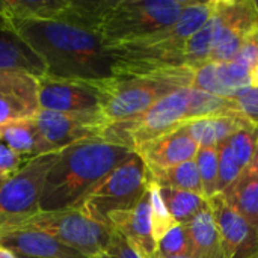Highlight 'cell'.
I'll list each match as a JSON object with an SVG mask.
<instances>
[{
  "instance_id": "6da1fadb",
  "label": "cell",
  "mask_w": 258,
  "mask_h": 258,
  "mask_svg": "<svg viewBox=\"0 0 258 258\" xmlns=\"http://www.w3.org/2000/svg\"><path fill=\"white\" fill-rule=\"evenodd\" d=\"M9 27L41 57L50 77L85 82L115 77L110 51L89 26L68 20H26Z\"/></svg>"
},
{
  "instance_id": "7a4b0ae2",
  "label": "cell",
  "mask_w": 258,
  "mask_h": 258,
  "mask_svg": "<svg viewBox=\"0 0 258 258\" xmlns=\"http://www.w3.org/2000/svg\"><path fill=\"white\" fill-rule=\"evenodd\" d=\"M133 153L101 138L86 139L62 150L47 175L39 213L82 209L92 190Z\"/></svg>"
},
{
  "instance_id": "3957f363",
  "label": "cell",
  "mask_w": 258,
  "mask_h": 258,
  "mask_svg": "<svg viewBox=\"0 0 258 258\" xmlns=\"http://www.w3.org/2000/svg\"><path fill=\"white\" fill-rule=\"evenodd\" d=\"M216 0H194L169 27L145 38L109 47L115 76L147 74L160 70L187 68L184 65V45L200 30L215 11Z\"/></svg>"
},
{
  "instance_id": "277c9868",
  "label": "cell",
  "mask_w": 258,
  "mask_h": 258,
  "mask_svg": "<svg viewBox=\"0 0 258 258\" xmlns=\"http://www.w3.org/2000/svg\"><path fill=\"white\" fill-rule=\"evenodd\" d=\"M192 68L160 70L147 74L115 76L103 83L101 116L106 125L132 119L180 88H190Z\"/></svg>"
},
{
  "instance_id": "5b68a950",
  "label": "cell",
  "mask_w": 258,
  "mask_h": 258,
  "mask_svg": "<svg viewBox=\"0 0 258 258\" xmlns=\"http://www.w3.org/2000/svg\"><path fill=\"white\" fill-rule=\"evenodd\" d=\"M194 0H107L97 23L106 47L132 42L172 26Z\"/></svg>"
},
{
  "instance_id": "8992f818",
  "label": "cell",
  "mask_w": 258,
  "mask_h": 258,
  "mask_svg": "<svg viewBox=\"0 0 258 258\" xmlns=\"http://www.w3.org/2000/svg\"><path fill=\"white\" fill-rule=\"evenodd\" d=\"M189 92L190 88H180L169 92L144 113L106 125L100 138L136 151L142 145L189 121Z\"/></svg>"
},
{
  "instance_id": "52a82bcc",
  "label": "cell",
  "mask_w": 258,
  "mask_h": 258,
  "mask_svg": "<svg viewBox=\"0 0 258 258\" xmlns=\"http://www.w3.org/2000/svg\"><path fill=\"white\" fill-rule=\"evenodd\" d=\"M148 183V169L141 156L133 153L92 190L79 210L107 225L110 215L130 210L142 200Z\"/></svg>"
},
{
  "instance_id": "ba28073f",
  "label": "cell",
  "mask_w": 258,
  "mask_h": 258,
  "mask_svg": "<svg viewBox=\"0 0 258 258\" xmlns=\"http://www.w3.org/2000/svg\"><path fill=\"white\" fill-rule=\"evenodd\" d=\"M20 228L47 233L86 258H94L104 251L113 234L110 227L92 219L82 210L38 213L26 219Z\"/></svg>"
},
{
  "instance_id": "9c48e42d",
  "label": "cell",
  "mask_w": 258,
  "mask_h": 258,
  "mask_svg": "<svg viewBox=\"0 0 258 258\" xmlns=\"http://www.w3.org/2000/svg\"><path fill=\"white\" fill-rule=\"evenodd\" d=\"M60 151L30 157L5 183L0 184V213L11 218H30L39 213V201L50 169Z\"/></svg>"
},
{
  "instance_id": "30bf717a",
  "label": "cell",
  "mask_w": 258,
  "mask_h": 258,
  "mask_svg": "<svg viewBox=\"0 0 258 258\" xmlns=\"http://www.w3.org/2000/svg\"><path fill=\"white\" fill-rule=\"evenodd\" d=\"M103 83L104 82H85L44 76L38 79L39 110L101 116L104 100Z\"/></svg>"
},
{
  "instance_id": "8fae6325",
  "label": "cell",
  "mask_w": 258,
  "mask_h": 258,
  "mask_svg": "<svg viewBox=\"0 0 258 258\" xmlns=\"http://www.w3.org/2000/svg\"><path fill=\"white\" fill-rule=\"evenodd\" d=\"M35 121L38 127L35 156L62 151L77 142L100 138L106 127L101 116L71 115L51 110H38Z\"/></svg>"
},
{
  "instance_id": "7c38bea8",
  "label": "cell",
  "mask_w": 258,
  "mask_h": 258,
  "mask_svg": "<svg viewBox=\"0 0 258 258\" xmlns=\"http://www.w3.org/2000/svg\"><path fill=\"white\" fill-rule=\"evenodd\" d=\"M227 258H258V230L219 194L207 200Z\"/></svg>"
},
{
  "instance_id": "4fadbf2b",
  "label": "cell",
  "mask_w": 258,
  "mask_h": 258,
  "mask_svg": "<svg viewBox=\"0 0 258 258\" xmlns=\"http://www.w3.org/2000/svg\"><path fill=\"white\" fill-rule=\"evenodd\" d=\"M257 24L258 17L252 0H224V26L209 60L216 63L231 62L248 32Z\"/></svg>"
},
{
  "instance_id": "5bb4252c",
  "label": "cell",
  "mask_w": 258,
  "mask_h": 258,
  "mask_svg": "<svg viewBox=\"0 0 258 258\" xmlns=\"http://www.w3.org/2000/svg\"><path fill=\"white\" fill-rule=\"evenodd\" d=\"M38 79L24 73L0 71V127L38 113Z\"/></svg>"
},
{
  "instance_id": "9a60e30c",
  "label": "cell",
  "mask_w": 258,
  "mask_h": 258,
  "mask_svg": "<svg viewBox=\"0 0 258 258\" xmlns=\"http://www.w3.org/2000/svg\"><path fill=\"white\" fill-rule=\"evenodd\" d=\"M107 225L119 233L144 258L157 257V243L151 227L148 189L133 209L110 215L107 218Z\"/></svg>"
},
{
  "instance_id": "2e32d148",
  "label": "cell",
  "mask_w": 258,
  "mask_h": 258,
  "mask_svg": "<svg viewBox=\"0 0 258 258\" xmlns=\"http://www.w3.org/2000/svg\"><path fill=\"white\" fill-rule=\"evenodd\" d=\"M197 151L198 145L181 124L178 128L142 145L135 153L141 156L148 171H160L194 160Z\"/></svg>"
},
{
  "instance_id": "e0dca14e",
  "label": "cell",
  "mask_w": 258,
  "mask_h": 258,
  "mask_svg": "<svg viewBox=\"0 0 258 258\" xmlns=\"http://www.w3.org/2000/svg\"><path fill=\"white\" fill-rule=\"evenodd\" d=\"M0 245L23 257L86 258L83 254L68 248L53 236L32 228H15L3 231L0 234Z\"/></svg>"
},
{
  "instance_id": "ac0fdd59",
  "label": "cell",
  "mask_w": 258,
  "mask_h": 258,
  "mask_svg": "<svg viewBox=\"0 0 258 258\" xmlns=\"http://www.w3.org/2000/svg\"><path fill=\"white\" fill-rule=\"evenodd\" d=\"M0 71L24 73L41 79L47 68L32 47L9 26L0 21Z\"/></svg>"
},
{
  "instance_id": "d6986e66",
  "label": "cell",
  "mask_w": 258,
  "mask_h": 258,
  "mask_svg": "<svg viewBox=\"0 0 258 258\" xmlns=\"http://www.w3.org/2000/svg\"><path fill=\"white\" fill-rule=\"evenodd\" d=\"M248 122L242 115H227L190 119L183 127L198 148H218Z\"/></svg>"
},
{
  "instance_id": "ffe728a7",
  "label": "cell",
  "mask_w": 258,
  "mask_h": 258,
  "mask_svg": "<svg viewBox=\"0 0 258 258\" xmlns=\"http://www.w3.org/2000/svg\"><path fill=\"white\" fill-rule=\"evenodd\" d=\"M194 258H227L222 240L212 213L207 206L186 225Z\"/></svg>"
},
{
  "instance_id": "44dd1931",
  "label": "cell",
  "mask_w": 258,
  "mask_h": 258,
  "mask_svg": "<svg viewBox=\"0 0 258 258\" xmlns=\"http://www.w3.org/2000/svg\"><path fill=\"white\" fill-rule=\"evenodd\" d=\"M224 26V0H216L215 11L204 26L197 30L184 45V65L187 68H197L209 62L210 53L221 35Z\"/></svg>"
},
{
  "instance_id": "7402d4cb",
  "label": "cell",
  "mask_w": 258,
  "mask_h": 258,
  "mask_svg": "<svg viewBox=\"0 0 258 258\" xmlns=\"http://www.w3.org/2000/svg\"><path fill=\"white\" fill-rule=\"evenodd\" d=\"M221 195L239 215L258 230V175L243 171Z\"/></svg>"
},
{
  "instance_id": "603a6c76",
  "label": "cell",
  "mask_w": 258,
  "mask_h": 258,
  "mask_svg": "<svg viewBox=\"0 0 258 258\" xmlns=\"http://www.w3.org/2000/svg\"><path fill=\"white\" fill-rule=\"evenodd\" d=\"M148 174H150V180L156 183L159 187L187 190L203 195V184L195 160H189L160 171H148Z\"/></svg>"
},
{
  "instance_id": "cb8c5ba5",
  "label": "cell",
  "mask_w": 258,
  "mask_h": 258,
  "mask_svg": "<svg viewBox=\"0 0 258 258\" xmlns=\"http://www.w3.org/2000/svg\"><path fill=\"white\" fill-rule=\"evenodd\" d=\"M0 142L14 153L33 157L38 147V127L35 118L17 119L0 127Z\"/></svg>"
},
{
  "instance_id": "d4e9b609",
  "label": "cell",
  "mask_w": 258,
  "mask_h": 258,
  "mask_svg": "<svg viewBox=\"0 0 258 258\" xmlns=\"http://www.w3.org/2000/svg\"><path fill=\"white\" fill-rule=\"evenodd\" d=\"M160 197L172 219L180 225L190 222L207 206V200L203 195L187 190L160 187Z\"/></svg>"
},
{
  "instance_id": "484cf974",
  "label": "cell",
  "mask_w": 258,
  "mask_h": 258,
  "mask_svg": "<svg viewBox=\"0 0 258 258\" xmlns=\"http://www.w3.org/2000/svg\"><path fill=\"white\" fill-rule=\"evenodd\" d=\"M240 115L230 97H219L190 88L189 92V121L206 116Z\"/></svg>"
},
{
  "instance_id": "4316f807",
  "label": "cell",
  "mask_w": 258,
  "mask_h": 258,
  "mask_svg": "<svg viewBox=\"0 0 258 258\" xmlns=\"http://www.w3.org/2000/svg\"><path fill=\"white\" fill-rule=\"evenodd\" d=\"M228 145L243 172L249 166L258 147V125L248 122L228 139Z\"/></svg>"
},
{
  "instance_id": "83f0119b",
  "label": "cell",
  "mask_w": 258,
  "mask_h": 258,
  "mask_svg": "<svg viewBox=\"0 0 258 258\" xmlns=\"http://www.w3.org/2000/svg\"><path fill=\"white\" fill-rule=\"evenodd\" d=\"M195 163L203 184V197L210 200L218 195V148H198Z\"/></svg>"
},
{
  "instance_id": "f1b7e54d",
  "label": "cell",
  "mask_w": 258,
  "mask_h": 258,
  "mask_svg": "<svg viewBox=\"0 0 258 258\" xmlns=\"http://www.w3.org/2000/svg\"><path fill=\"white\" fill-rule=\"evenodd\" d=\"M148 192H150V210H151V227H153V236L156 243L171 230L177 225V222L169 215L162 197H160V187L150 180L148 183Z\"/></svg>"
},
{
  "instance_id": "f546056e",
  "label": "cell",
  "mask_w": 258,
  "mask_h": 258,
  "mask_svg": "<svg viewBox=\"0 0 258 258\" xmlns=\"http://www.w3.org/2000/svg\"><path fill=\"white\" fill-rule=\"evenodd\" d=\"M157 257H192V246L184 225L177 224L157 242Z\"/></svg>"
},
{
  "instance_id": "4dcf8cb0",
  "label": "cell",
  "mask_w": 258,
  "mask_h": 258,
  "mask_svg": "<svg viewBox=\"0 0 258 258\" xmlns=\"http://www.w3.org/2000/svg\"><path fill=\"white\" fill-rule=\"evenodd\" d=\"M218 195L224 194L242 174L228 141L218 147Z\"/></svg>"
},
{
  "instance_id": "1f68e13d",
  "label": "cell",
  "mask_w": 258,
  "mask_h": 258,
  "mask_svg": "<svg viewBox=\"0 0 258 258\" xmlns=\"http://www.w3.org/2000/svg\"><path fill=\"white\" fill-rule=\"evenodd\" d=\"M230 98L234 101L236 109L242 116H245L249 122L258 125V88H243Z\"/></svg>"
},
{
  "instance_id": "d6a6232c",
  "label": "cell",
  "mask_w": 258,
  "mask_h": 258,
  "mask_svg": "<svg viewBox=\"0 0 258 258\" xmlns=\"http://www.w3.org/2000/svg\"><path fill=\"white\" fill-rule=\"evenodd\" d=\"M231 62L248 71H252V68L258 62V24L248 32L236 57Z\"/></svg>"
},
{
  "instance_id": "836d02e7",
  "label": "cell",
  "mask_w": 258,
  "mask_h": 258,
  "mask_svg": "<svg viewBox=\"0 0 258 258\" xmlns=\"http://www.w3.org/2000/svg\"><path fill=\"white\" fill-rule=\"evenodd\" d=\"M94 258H144L119 233L113 231L112 239L104 251Z\"/></svg>"
},
{
  "instance_id": "e575fe53",
  "label": "cell",
  "mask_w": 258,
  "mask_h": 258,
  "mask_svg": "<svg viewBox=\"0 0 258 258\" xmlns=\"http://www.w3.org/2000/svg\"><path fill=\"white\" fill-rule=\"evenodd\" d=\"M21 168V156L0 142V184L9 180Z\"/></svg>"
},
{
  "instance_id": "d590c367",
  "label": "cell",
  "mask_w": 258,
  "mask_h": 258,
  "mask_svg": "<svg viewBox=\"0 0 258 258\" xmlns=\"http://www.w3.org/2000/svg\"><path fill=\"white\" fill-rule=\"evenodd\" d=\"M26 219H29V218H11V216L0 213V234L3 231H8V230L20 228L26 222Z\"/></svg>"
},
{
  "instance_id": "8d00e7d4",
  "label": "cell",
  "mask_w": 258,
  "mask_h": 258,
  "mask_svg": "<svg viewBox=\"0 0 258 258\" xmlns=\"http://www.w3.org/2000/svg\"><path fill=\"white\" fill-rule=\"evenodd\" d=\"M245 171H248L249 174L258 175V147H257V150H255V153H254V157H252V160H251L249 166H248Z\"/></svg>"
},
{
  "instance_id": "74e56055",
  "label": "cell",
  "mask_w": 258,
  "mask_h": 258,
  "mask_svg": "<svg viewBox=\"0 0 258 258\" xmlns=\"http://www.w3.org/2000/svg\"><path fill=\"white\" fill-rule=\"evenodd\" d=\"M0 258H18V257H17V254H15V252H12L11 249H8V248H5V246H2V245H0Z\"/></svg>"
},
{
  "instance_id": "f35d334b",
  "label": "cell",
  "mask_w": 258,
  "mask_h": 258,
  "mask_svg": "<svg viewBox=\"0 0 258 258\" xmlns=\"http://www.w3.org/2000/svg\"><path fill=\"white\" fill-rule=\"evenodd\" d=\"M251 86L258 88V62L255 63V67L251 71Z\"/></svg>"
},
{
  "instance_id": "ab89813d",
  "label": "cell",
  "mask_w": 258,
  "mask_h": 258,
  "mask_svg": "<svg viewBox=\"0 0 258 258\" xmlns=\"http://www.w3.org/2000/svg\"><path fill=\"white\" fill-rule=\"evenodd\" d=\"M254 2V8H255V12H257V17H258V0H252Z\"/></svg>"
},
{
  "instance_id": "60d3db41",
  "label": "cell",
  "mask_w": 258,
  "mask_h": 258,
  "mask_svg": "<svg viewBox=\"0 0 258 258\" xmlns=\"http://www.w3.org/2000/svg\"><path fill=\"white\" fill-rule=\"evenodd\" d=\"M156 258H194V257H156Z\"/></svg>"
},
{
  "instance_id": "b9f144b4",
  "label": "cell",
  "mask_w": 258,
  "mask_h": 258,
  "mask_svg": "<svg viewBox=\"0 0 258 258\" xmlns=\"http://www.w3.org/2000/svg\"><path fill=\"white\" fill-rule=\"evenodd\" d=\"M18 258H30V257H23V255H17Z\"/></svg>"
}]
</instances>
